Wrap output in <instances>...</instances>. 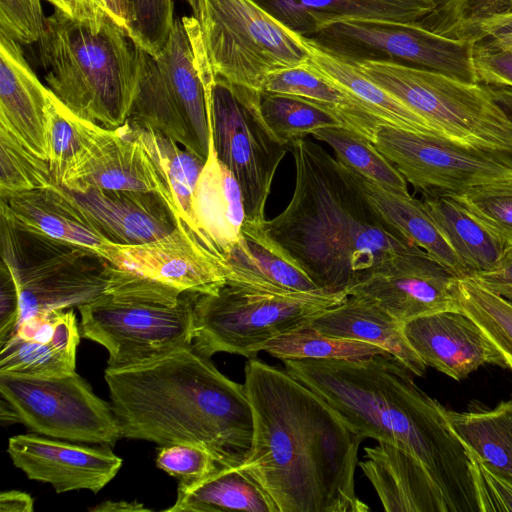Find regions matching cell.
I'll list each match as a JSON object with an SVG mask.
<instances>
[{
    "label": "cell",
    "instance_id": "6da1fadb",
    "mask_svg": "<svg viewBox=\"0 0 512 512\" xmlns=\"http://www.w3.org/2000/svg\"><path fill=\"white\" fill-rule=\"evenodd\" d=\"M253 417L250 453L238 466L279 512H367L355 471L365 437L290 373L257 358L245 365Z\"/></svg>",
    "mask_w": 512,
    "mask_h": 512
},
{
    "label": "cell",
    "instance_id": "7a4b0ae2",
    "mask_svg": "<svg viewBox=\"0 0 512 512\" xmlns=\"http://www.w3.org/2000/svg\"><path fill=\"white\" fill-rule=\"evenodd\" d=\"M289 146L294 191L287 206L265 221L264 230L321 291L347 295L387 259L424 252L371 202L360 175L311 140Z\"/></svg>",
    "mask_w": 512,
    "mask_h": 512
},
{
    "label": "cell",
    "instance_id": "3957f363",
    "mask_svg": "<svg viewBox=\"0 0 512 512\" xmlns=\"http://www.w3.org/2000/svg\"><path fill=\"white\" fill-rule=\"evenodd\" d=\"M288 373L322 397L365 438L390 443L417 459L449 512H480L470 452L445 409L423 392L392 355L364 360H284Z\"/></svg>",
    "mask_w": 512,
    "mask_h": 512
},
{
    "label": "cell",
    "instance_id": "277c9868",
    "mask_svg": "<svg viewBox=\"0 0 512 512\" xmlns=\"http://www.w3.org/2000/svg\"><path fill=\"white\" fill-rule=\"evenodd\" d=\"M104 378L122 438L209 450L220 467H238L253 441L244 384L223 375L193 344L147 362L107 367Z\"/></svg>",
    "mask_w": 512,
    "mask_h": 512
},
{
    "label": "cell",
    "instance_id": "5b68a950",
    "mask_svg": "<svg viewBox=\"0 0 512 512\" xmlns=\"http://www.w3.org/2000/svg\"><path fill=\"white\" fill-rule=\"evenodd\" d=\"M37 43L47 87L71 113L110 129L128 121L139 47L107 13L90 19L55 9Z\"/></svg>",
    "mask_w": 512,
    "mask_h": 512
},
{
    "label": "cell",
    "instance_id": "8992f818",
    "mask_svg": "<svg viewBox=\"0 0 512 512\" xmlns=\"http://www.w3.org/2000/svg\"><path fill=\"white\" fill-rule=\"evenodd\" d=\"M195 294L114 266L107 292L78 307L81 336L107 349L109 367L150 361L193 344Z\"/></svg>",
    "mask_w": 512,
    "mask_h": 512
},
{
    "label": "cell",
    "instance_id": "52a82bcc",
    "mask_svg": "<svg viewBox=\"0 0 512 512\" xmlns=\"http://www.w3.org/2000/svg\"><path fill=\"white\" fill-rule=\"evenodd\" d=\"M1 257L20 297L21 320L89 303L110 286L113 265L96 251L52 238L1 205Z\"/></svg>",
    "mask_w": 512,
    "mask_h": 512
},
{
    "label": "cell",
    "instance_id": "ba28073f",
    "mask_svg": "<svg viewBox=\"0 0 512 512\" xmlns=\"http://www.w3.org/2000/svg\"><path fill=\"white\" fill-rule=\"evenodd\" d=\"M354 65L445 139L485 151L512 150V118L485 85L395 63Z\"/></svg>",
    "mask_w": 512,
    "mask_h": 512
},
{
    "label": "cell",
    "instance_id": "9c48e42d",
    "mask_svg": "<svg viewBox=\"0 0 512 512\" xmlns=\"http://www.w3.org/2000/svg\"><path fill=\"white\" fill-rule=\"evenodd\" d=\"M346 297L281 294L226 280L215 292L195 294L193 346L210 358L217 352L256 358L268 341L310 325Z\"/></svg>",
    "mask_w": 512,
    "mask_h": 512
},
{
    "label": "cell",
    "instance_id": "30bf717a",
    "mask_svg": "<svg viewBox=\"0 0 512 512\" xmlns=\"http://www.w3.org/2000/svg\"><path fill=\"white\" fill-rule=\"evenodd\" d=\"M199 23L213 75L232 85L261 91L271 73L310 58L304 38L254 0H202Z\"/></svg>",
    "mask_w": 512,
    "mask_h": 512
},
{
    "label": "cell",
    "instance_id": "8fae6325",
    "mask_svg": "<svg viewBox=\"0 0 512 512\" xmlns=\"http://www.w3.org/2000/svg\"><path fill=\"white\" fill-rule=\"evenodd\" d=\"M207 88L209 122L218 158L238 181L247 221L263 225L276 170L288 151L266 124L260 91L232 85L201 70Z\"/></svg>",
    "mask_w": 512,
    "mask_h": 512
},
{
    "label": "cell",
    "instance_id": "7c38bea8",
    "mask_svg": "<svg viewBox=\"0 0 512 512\" xmlns=\"http://www.w3.org/2000/svg\"><path fill=\"white\" fill-rule=\"evenodd\" d=\"M305 38L352 65L364 61L388 62L478 83L474 44L441 36L417 22L345 19Z\"/></svg>",
    "mask_w": 512,
    "mask_h": 512
},
{
    "label": "cell",
    "instance_id": "4fadbf2b",
    "mask_svg": "<svg viewBox=\"0 0 512 512\" xmlns=\"http://www.w3.org/2000/svg\"><path fill=\"white\" fill-rule=\"evenodd\" d=\"M0 394L36 434L110 446L122 438L112 405L76 372L52 378L0 374Z\"/></svg>",
    "mask_w": 512,
    "mask_h": 512
},
{
    "label": "cell",
    "instance_id": "5bb4252c",
    "mask_svg": "<svg viewBox=\"0 0 512 512\" xmlns=\"http://www.w3.org/2000/svg\"><path fill=\"white\" fill-rule=\"evenodd\" d=\"M372 142L420 193L456 194L512 178V168L490 151L439 136L380 124Z\"/></svg>",
    "mask_w": 512,
    "mask_h": 512
},
{
    "label": "cell",
    "instance_id": "9a60e30c",
    "mask_svg": "<svg viewBox=\"0 0 512 512\" xmlns=\"http://www.w3.org/2000/svg\"><path fill=\"white\" fill-rule=\"evenodd\" d=\"M75 124L79 149L61 186L76 192L108 189L155 193L163 197L176 214L162 171L138 140L125 133L122 127L106 128L76 115Z\"/></svg>",
    "mask_w": 512,
    "mask_h": 512
},
{
    "label": "cell",
    "instance_id": "2e32d148",
    "mask_svg": "<svg viewBox=\"0 0 512 512\" xmlns=\"http://www.w3.org/2000/svg\"><path fill=\"white\" fill-rule=\"evenodd\" d=\"M457 277L427 253L395 255L366 273L347 291L365 298L396 320L459 310Z\"/></svg>",
    "mask_w": 512,
    "mask_h": 512
},
{
    "label": "cell",
    "instance_id": "e0dca14e",
    "mask_svg": "<svg viewBox=\"0 0 512 512\" xmlns=\"http://www.w3.org/2000/svg\"><path fill=\"white\" fill-rule=\"evenodd\" d=\"M103 257L117 268L184 293H212L226 281L224 260L181 220L159 239L138 245L113 244Z\"/></svg>",
    "mask_w": 512,
    "mask_h": 512
},
{
    "label": "cell",
    "instance_id": "ac0fdd59",
    "mask_svg": "<svg viewBox=\"0 0 512 512\" xmlns=\"http://www.w3.org/2000/svg\"><path fill=\"white\" fill-rule=\"evenodd\" d=\"M7 452L29 479L51 484L57 493L82 489L97 493L122 466L110 445L74 444L36 433L11 437Z\"/></svg>",
    "mask_w": 512,
    "mask_h": 512
},
{
    "label": "cell",
    "instance_id": "d6986e66",
    "mask_svg": "<svg viewBox=\"0 0 512 512\" xmlns=\"http://www.w3.org/2000/svg\"><path fill=\"white\" fill-rule=\"evenodd\" d=\"M153 57L161 73L159 93L169 119L192 151L206 161L211 136L207 88L182 19L174 20L166 44Z\"/></svg>",
    "mask_w": 512,
    "mask_h": 512
},
{
    "label": "cell",
    "instance_id": "ffe728a7",
    "mask_svg": "<svg viewBox=\"0 0 512 512\" xmlns=\"http://www.w3.org/2000/svg\"><path fill=\"white\" fill-rule=\"evenodd\" d=\"M405 336L426 366L461 380L485 364L509 368L504 353L461 310L417 317L404 325Z\"/></svg>",
    "mask_w": 512,
    "mask_h": 512
},
{
    "label": "cell",
    "instance_id": "44dd1931",
    "mask_svg": "<svg viewBox=\"0 0 512 512\" xmlns=\"http://www.w3.org/2000/svg\"><path fill=\"white\" fill-rule=\"evenodd\" d=\"M80 337L72 309L24 318L0 345V374L39 378L70 375L75 372Z\"/></svg>",
    "mask_w": 512,
    "mask_h": 512
},
{
    "label": "cell",
    "instance_id": "7402d4cb",
    "mask_svg": "<svg viewBox=\"0 0 512 512\" xmlns=\"http://www.w3.org/2000/svg\"><path fill=\"white\" fill-rule=\"evenodd\" d=\"M49 98L21 44L0 32V127L47 161Z\"/></svg>",
    "mask_w": 512,
    "mask_h": 512
},
{
    "label": "cell",
    "instance_id": "603a6c76",
    "mask_svg": "<svg viewBox=\"0 0 512 512\" xmlns=\"http://www.w3.org/2000/svg\"><path fill=\"white\" fill-rule=\"evenodd\" d=\"M66 189V188H65ZM76 204L114 244L138 245L171 233L178 218L158 194L128 190L66 189Z\"/></svg>",
    "mask_w": 512,
    "mask_h": 512
},
{
    "label": "cell",
    "instance_id": "cb8c5ba5",
    "mask_svg": "<svg viewBox=\"0 0 512 512\" xmlns=\"http://www.w3.org/2000/svg\"><path fill=\"white\" fill-rule=\"evenodd\" d=\"M191 219L196 236L223 260L247 220L241 187L218 158L212 136L209 154L192 196Z\"/></svg>",
    "mask_w": 512,
    "mask_h": 512
},
{
    "label": "cell",
    "instance_id": "d4e9b609",
    "mask_svg": "<svg viewBox=\"0 0 512 512\" xmlns=\"http://www.w3.org/2000/svg\"><path fill=\"white\" fill-rule=\"evenodd\" d=\"M359 467L373 485L387 512H449L426 468L398 447L378 442L364 448Z\"/></svg>",
    "mask_w": 512,
    "mask_h": 512
},
{
    "label": "cell",
    "instance_id": "484cf974",
    "mask_svg": "<svg viewBox=\"0 0 512 512\" xmlns=\"http://www.w3.org/2000/svg\"><path fill=\"white\" fill-rule=\"evenodd\" d=\"M286 28L309 37L345 19L415 23L435 8L433 0H254Z\"/></svg>",
    "mask_w": 512,
    "mask_h": 512
},
{
    "label": "cell",
    "instance_id": "4316f807",
    "mask_svg": "<svg viewBox=\"0 0 512 512\" xmlns=\"http://www.w3.org/2000/svg\"><path fill=\"white\" fill-rule=\"evenodd\" d=\"M224 262L228 281L281 294L323 292L269 238L264 224L246 220Z\"/></svg>",
    "mask_w": 512,
    "mask_h": 512
},
{
    "label": "cell",
    "instance_id": "83f0119b",
    "mask_svg": "<svg viewBox=\"0 0 512 512\" xmlns=\"http://www.w3.org/2000/svg\"><path fill=\"white\" fill-rule=\"evenodd\" d=\"M1 204L19 222L102 257L114 244L59 184L14 194L1 199Z\"/></svg>",
    "mask_w": 512,
    "mask_h": 512
},
{
    "label": "cell",
    "instance_id": "f1b7e54d",
    "mask_svg": "<svg viewBox=\"0 0 512 512\" xmlns=\"http://www.w3.org/2000/svg\"><path fill=\"white\" fill-rule=\"evenodd\" d=\"M404 323L375 303L349 295L310 324L318 332L337 338L360 340L385 349L415 376H423L426 365L409 344Z\"/></svg>",
    "mask_w": 512,
    "mask_h": 512
},
{
    "label": "cell",
    "instance_id": "f546056e",
    "mask_svg": "<svg viewBox=\"0 0 512 512\" xmlns=\"http://www.w3.org/2000/svg\"><path fill=\"white\" fill-rule=\"evenodd\" d=\"M421 204L456 254L467 276L494 270L505 245L457 200L439 193H421Z\"/></svg>",
    "mask_w": 512,
    "mask_h": 512
},
{
    "label": "cell",
    "instance_id": "4dcf8cb0",
    "mask_svg": "<svg viewBox=\"0 0 512 512\" xmlns=\"http://www.w3.org/2000/svg\"><path fill=\"white\" fill-rule=\"evenodd\" d=\"M167 512H279L262 486L239 467H220L210 476L180 484Z\"/></svg>",
    "mask_w": 512,
    "mask_h": 512
},
{
    "label": "cell",
    "instance_id": "1f68e13d",
    "mask_svg": "<svg viewBox=\"0 0 512 512\" xmlns=\"http://www.w3.org/2000/svg\"><path fill=\"white\" fill-rule=\"evenodd\" d=\"M303 38L310 53L309 64L385 124L444 138L425 119L367 78L355 65Z\"/></svg>",
    "mask_w": 512,
    "mask_h": 512
},
{
    "label": "cell",
    "instance_id": "d6a6232c",
    "mask_svg": "<svg viewBox=\"0 0 512 512\" xmlns=\"http://www.w3.org/2000/svg\"><path fill=\"white\" fill-rule=\"evenodd\" d=\"M445 414L468 450L491 471L512 483V400L501 402L490 411L445 409Z\"/></svg>",
    "mask_w": 512,
    "mask_h": 512
},
{
    "label": "cell",
    "instance_id": "836d02e7",
    "mask_svg": "<svg viewBox=\"0 0 512 512\" xmlns=\"http://www.w3.org/2000/svg\"><path fill=\"white\" fill-rule=\"evenodd\" d=\"M363 181L371 202L409 241L457 277L467 276L460 260L438 231L420 199L393 193L365 179Z\"/></svg>",
    "mask_w": 512,
    "mask_h": 512
},
{
    "label": "cell",
    "instance_id": "e575fe53",
    "mask_svg": "<svg viewBox=\"0 0 512 512\" xmlns=\"http://www.w3.org/2000/svg\"><path fill=\"white\" fill-rule=\"evenodd\" d=\"M417 23L441 36L476 44L512 29V0H448Z\"/></svg>",
    "mask_w": 512,
    "mask_h": 512
},
{
    "label": "cell",
    "instance_id": "d590c367",
    "mask_svg": "<svg viewBox=\"0 0 512 512\" xmlns=\"http://www.w3.org/2000/svg\"><path fill=\"white\" fill-rule=\"evenodd\" d=\"M121 127L155 160L171 190L178 220L193 232L191 200L205 161L160 132L128 121Z\"/></svg>",
    "mask_w": 512,
    "mask_h": 512
},
{
    "label": "cell",
    "instance_id": "8d00e7d4",
    "mask_svg": "<svg viewBox=\"0 0 512 512\" xmlns=\"http://www.w3.org/2000/svg\"><path fill=\"white\" fill-rule=\"evenodd\" d=\"M312 136L330 146L336 159L363 179L393 193L410 195L399 170L363 135L339 126L319 129Z\"/></svg>",
    "mask_w": 512,
    "mask_h": 512
},
{
    "label": "cell",
    "instance_id": "74e56055",
    "mask_svg": "<svg viewBox=\"0 0 512 512\" xmlns=\"http://www.w3.org/2000/svg\"><path fill=\"white\" fill-rule=\"evenodd\" d=\"M261 114L276 136L285 145L313 135L326 127H344L330 110L310 100L286 94L260 91Z\"/></svg>",
    "mask_w": 512,
    "mask_h": 512
},
{
    "label": "cell",
    "instance_id": "f35d334b",
    "mask_svg": "<svg viewBox=\"0 0 512 512\" xmlns=\"http://www.w3.org/2000/svg\"><path fill=\"white\" fill-rule=\"evenodd\" d=\"M262 351L282 361L297 359L355 361L376 355H390L385 349L374 344L328 336L318 332L310 325L268 341Z\"/></svg>",
    "mask_w": 512,
    "mask_h": 512
},
{
    "label": "cell",
    "instance_id": "ab89813d",
    "mask_svg": "<svg viewBox=\"0 0 512 512\" xmlns=\"http://www.w3.org/2000/svg\"><path fill=\"white\" fill-rule=\"evenodd\" d=\"M456 301L512 362V304L471 276L458 278Z\"/></svg>",
    "mask_w": 512,
    "mask_h": 512
},
{
    "label": "cell",
    "instance_id": "60d3db41",
    "mask_svg": "<svg viewBox=\"0 0 512 512\" xmlns=\"http://www.w3.org/2000/svg\"><path fill=\"white\" fill-rule=\"evenodd\" d=\"M47 160L0 127V197L57 185Z\"/></svg>",
    "mask_w": 512,
    "mask_h": 512
},
{
    "label": "cell",
    "instance_id": "b9f144b4",
    "mask_svg": "<svg viewBox=\"0 0 512 512\" xmlns=\"http://www.w3.org/2000/svg\"><path fill=\"white\" fill-rule=\"evenodd\" d=\"M445 195L464 206L505 248L512 245V178Z\"/></svg>",
    "mask_w": 512,
    "mask_h": 512
},
{
    "label": "cell",
    "instance_id": "7bdbcfd3",
    "mask_svg": "<svg viewBox=\"0 0 512 512\" xmlns=\"http://www.w3.org/2000/svg\"><path fill=\"white\" fill-rule=\"evenodd\" d=\"M128 35L142 50L156 56L166 44L175 18L173 0H128Z\"/></svg>",
    "mask_w": 512,
    "mask_h": 512
},
{
    "label": "cell",
    "instance_id": "ee69618b",
    "mask_svg": "<svg viewBox=\"0 0 512 512\" xmlns=\"http://www.w3.org/2000/svg\"><path fill=\"white\" fill-rule=\"evenodd\" d=\"M48 122V163L60 185L79 149L75 115L50 91Z\"/></svg>",
    "mask_w": 512,
    "mask_h": 512
},
{
    "label": "cell",
    "instance_id": "f6af8a7d",
    "mask_svg": "<svg viewBox=\"0 0 512 512\" xmlns=\"http://www.w3.org/2000/svg\"><path fill=\"white\" fill-rule=\"evenodd\" d=\"M156 465L169 475L177 478L180 484L200 481L220 466L214 455L203 446L189 443H176L161 446Z\"/></svg>",
    "mask_w": 512,
    "mask_h": 512
},
{
    "label": "cell",
    "instance_id": "bcb514c9",
    "mask_svg": "<svg viewBox=\"0 0 512 512\" xmlns=\"http://www.w3.org/2000/svg\"><path fill=\"white\" fill-rule=\"evenodd\" d=\"M45 19L41 0H0V32L21 45L39 41Z\"/></svg>",
    "mask_w": 512,
    "mask_h": 512
},
{
    "label": "cell",
    "instance_id": "7dc6e473",
    "mask_svg": "<svg viewBox=\"0 0 512 512\" xmlns=\"http://www.w3.org/2000/svg\"><path fill=\"white\" fill-rule=\"evenodd\" d=\"M470 457L480 512H512V483L491 471L472 452Z\"/></svg>",
    "mask_w": 512,
    "mask_h": 512
},
{
    "label": "cell",
    "instance_id": "c3c4849f",
    "mask_svg": "<svg viewBox=\"0 0 512 512\" xmlns=\"http://www.w3.org/2000/svg\"><path fill=\"white\" fill-rule=\"evenodd\" d=\"M473 61L478 83L512 88V53L482 41L473 46Z\"/></svg>",
    "mask_w": 512,
    "mask_h": 512
},
{
    "label": "cell",
    "instance_id": "681fc988",
    "mask_svg": "<svg viewBox=\"0 0 512 512\" xmlns=\"http://www.w3.org/2000/svg\"><path fill=\"white\" fill-rule=\"evenodd\" d=\"M22 317L19 291L15 279L1 261L0 267V345L20 323Z\"/></svg>",
    "mask_w": 512,
    "mask_h": 512
},
{
    "label": "cell",
    "instance_id": "f907efd6",
    "mask_svg": "<svg viewBox=\"0 0 512 512\" xmlns=\"http://www.w3.org/2000/svg\"><path fill=\"white\" fill-rule=\"evenodd\" d=\"M471 277L491 291L512 289V245L505 248L494 270Z\"/></svg>",
    "mask_w": 512,
    "mask_h": 512
},
{
    "label": "cell",
    "instance_id": "816d5d0a",
    "mask_svg": "<svg viewBox=\"0 0 512 512\" xmlns=\"http://www.w3.org/2000/svg\"><path fill=\"white\" fill-rule=\"evenodd\" d=\"M93 14L107 13L119 26L127 31L130 24L128 0H83Z\"/></svg>",
    "mask_w": 512,
    "mask_h": 512
},
{
    "label": "cell",
    "instance_id": "f5cc1de1",
    "mask_svg": "<svg viewBox=\"0 0 512 512\" xmlns=\"http://www.w3.org/2000/svg\"><path fill=\"white\" fill-rule=\"evenodd\" d=\"M33 510L34 501L28 493L19 490H7L1 492V512H32Z\"/></svg>",
    "mask_w": 512,
    "mask_h": 512
},
{
    "label": "cell",
    "instance_id": "db71d44e",
    "mask_svg": "<svg viewBox=\"0 0 512 512\" xmlns=\"http://www.w3.org/2000/svg\"><path fill=\"white\" fill-rule=\"evenodd\" d=\"M491 92L497 103L512 118V88L486 86ZM498 160L512 168V150L510 151H490Z\"/></svg>",
    "mask_w": 512,
    "mask_h": 512
},
{
    "label": "cell",
    "instance_id": "11a10c76",
    "mask_svg": "<svg viewBox=\"0 0 512 512\" xmlns=\"http://www.w3.org/2000/svg\"><path fill=\"white\" fill-rule=\"evenodd\" d=\"M54 6L55 9L67 15L77 18H98L100 15L93 14L85 5L83 0H45Z\"/></svg>",
    "mask_w": 512,
    "mask_h": 512
},
{
    "label": "cell",
    "instance_id": "9f6ffc18",
    "mask_svg": "<svg viewBox=\"0 0 512 512\" xmlns=\"http://www.w3.org/2000/svg\"><path fill=\"white\" fill-rule=\"evenodd\" d=\"M93 512H143L151 511L146 508L142 503L133 501H104L99 505L90 509Z\"/></svg>",
    "mask_w": 512,
    "mask_h": 512
},
{
    "label": "cell",
    "instance_id": "6f0895ef",
    "mask_svg": "<svg viewBox=\"0 0 512 512\" xmlns=\"http://www.w3.org/2000/svg\"><path fill=\"white\" fill-rule=\"evenodd\" d=\"M0 419L2 424L21 423L14 407L3 397L0 404Z\"/></svg>",
    "mask_w": 512,
    "mask_h": 512
},
{
    "label": "cell",
    "instance_id": "680465c9",
    "mask_svg": "<svg viewBox=\"0 0 512 512\" xmlns=\"http://www.w3.org/2000/svg\"><path fill=\"white\" fill-rule=\"evenodd\" d=\"M485 41L496 48L512 53V29Z\"/></svg>",
    "mask_w": 512,
    "mask_h": 512
},
{
    "label": "cell",
    "instance_id": "91938a15",
    "mask_svg": "<svg viewBox=\"0 0 512 512\" xmlns=\"http://www.w3.org/2000/svg\"><path fill=\"white\" fill-rule=\"evenodd\" d=\"M192 9L193 16L199 21L201 16V4L202 0H186Z\"/></svg>",
    "mask_w": 512,
    "mask_h": 512
},
{
    "label": "cell",
    "instance_id": "94428289",
    "mask_svg": "<svg viewBox=\"0 0 512 512\" xmlns=\"http://www.w3.org/2000/svg\"><path fill=\"white\" fill-rule=\"evenodd\" d=\"M448 0H433V2L436 4V7L443 5Z\"/></svg>",
    "mask_w": 512,
    "mask_h": 512
},
{
    "label": "cell",
    "instance_id": "6125c7cd",
    "mask_svg": "<svg viewBox=\"0 0 512 512\" xmlns=\"http://www.w3.org/2000/svg\"><path fill=\"white\" fill-rule=\"evenodd\" d=\"M509 362V368L512 370V362L511 361H508Z\"/></svg>",
    "mask_w": 512,
    "mask_h": 512
}]
</instances>
